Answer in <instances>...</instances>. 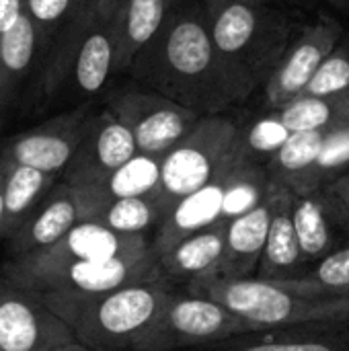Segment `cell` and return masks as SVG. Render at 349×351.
<instances>
[{"label": "cell", "mask_w": 349, "mask_h": 351, "mask_svg": "<svg viewBox=\"0 0 349 351\" xmlns=\"http://www.w3.org/2000/svg\"><path fill=\"white\" fill-rule=\"evenodd\" d=\"M130 70L140 84L202 117L237 105L214 47L208 12L195 0H181L171 10Z\"/></svg>", "instance_id": "1"}, {"label": "cell", "mask_w": 349, "mask_h": 351, "mask_svg": "<svg viewBox=\"0 0 349 351\" xmlns=\"http://www.w3.org/2000/svg\"><path fill=\"white\" fill-rule=\"evenodd\" d=\"M208 21L224 78L241 103L284 60L292 23L282 10L263 4H228L208 12Z\"/></svg>", "instance_id": "2"}, {"label": "cell", "mask_w": 349, "mask_h": 351, "mask_svg": "<svg viewBox=\"0 0 349 351\" xmlns=\"http://www.w3.org/2000/svg\"><path fill=\"white\" fill-rule=\"evenodd\" d=\"M173 292L167 284H134L99 296H43L47 306L93 351H134Z\"/></svg>", "instance_id": "3"}, {"label": "cell", "mask_w": 349, "mask_h": 351, "mask_svg": "<svg viewBox=\"0 0 349 351\" xmlns=\"http://www.w3.org/2000/svg\"><path fill=\"white\" fill-rule=\"evenodd\" d=\"M241 128L224 115H206L163 158L160 195L175 208L183 197L206 187L239 152Z\"/></svg>", "instance_id": "4"}, {"label": "cell", "mask_w": 349, "mask_h": 351, "mask_svg": "<svg viewBox=\"0 0 349 351\" xmlns=\"http://www.w3.org/2000/svg\"><path fill=\"white\" fill-rule=\"evenodd\" d=\"M41 296H99L134 284H167V276L152 249L111 259L78 261L58 269L16 274L4 278Z\"/></svg>", "instance_id": "5"}, {"label": "cell", "mask_w": 349, "mask_h": 351, "mask_svg": "<svg viewBox=\"0 0 349 351\" xmlns=\"http://www.w3.org/2000/svg\"><path fill=\"white\" fill-rule=\"evenodd\" d=\"M257 325L232 315L214 300L173 294L134 351H177L257 333Z\"/></svg>", "instance_id": "6"}, {"label": "cell", "mask_w": 349, "mask_h": 351, "mask_svg": "<svg viewBox=\"0 0 349 351\" xmlns=\"http://www.w3.org/2000/svg\"><path fill=\"white\" fill-rule=\"evenodd\" d=\"M189 294L218 302L232 315L257 325L261 331L304 323L313 300L286 292L272 280L208 276L189 282Z\"/></svg>", "instance_id": "7"}, {"label": "cell", "mask_w": 349, "mask_h": 351, "mask_svg": "<svg viewBox=\"0 0 349 351\" xmlns=\"http://www.w3.org/2000/svg\"><path fill=\"white\" fill-rule=\"evenodd\" d=\"M109 111L132 132L138 152L165 158L202 119L200 113L156 90L125 88L109 101Z\"/></svg>", "instance_id": "8"}, {"label": "cell", "mask_w": 349, "mask_h": 351, "mask_svg": "<svg viewBox=\"0 0 349 351\" xmlns=\"http://www.w3.org/2000/svg\"><path fill=\"white\" fill-rule=\"evenodd\" d=\"M74 341L72 327L39 292L0 276V351H45Z\"/></svg>", "instance_id": "9"}, {"label": "cell", "mask_w": 349, "mask_h": 351, "mask_svg": "<svg viewBox=\"0 0 349 351\" xmlns=\"http://www.w3.org/2000/svg\"><path fill=\"white\" fill-rule=\"evenodd\" d=\"M152 249L150 237L140 234H119L115 230L105 228L97 222H80L70 232H66L56 245L31 253L21 259H10L2 265L0 276H16V274H31V271H47L58 269L78 261H97V259H111L132 253H142Z\"/></svg>", "instance_id": "10"}, {"label": "cell", "mask_w": 349, "mask_h": 351, "mask_svg": "<svg viewBox=\"0 0 349 351\" xmlns=\"http://www.w3.org/2000/svg\"><path fill=\"white\" fill-rule=\"evenodd\" d=\"M136 154L138 146L132 132L111 111L88 117L78 150L62 181L76 189L97 187Z\"/></svg>", "instance_id": "11"}, {"label": "cell", "mask_w": 349, "mask_h": 351, "mask_svg": "<svg viewBox=\"0 0 349 351\" xmlns=\"http://www.w3.org/2000/svg\"><path fill=\"white\" fill-rule=\"evenodd\" d=\"M341 37L344 27L331 16H321L315 25L306 27L265 82L267 109L278 111L296 101Z\"/></svg>", "instance_id": "12"}, {"label": "cell", "mask_w": 349, "mask_h": 351, "mask_svg": "<svg viewBox=\"0 0 349 351\" xmlns=\"http://www.w3.org/2000/svg\"><path fill=\"white\" fill-rule=\"evenodd\" d=\"M80 222H86L84 197L76 187L60 181L8 239V255L10 259H21L43 251Z\"/></svg>", "instance_id": "13"}, {"label": "cell", "mask_w": 349, "mask_h": 351, "mask_svg": "<svg viewBox=\"0 0 349 351\" xmlns=\"http://www.w3.org/2000/svg\"><path fill=\"white\" fill-rule=\"evenodd\" d=\"M86 121L88 117L80 111L58 117L33 132L12 138L0 156L14 165L60 177L78 150Z\"/></svg>", "instance_id": "14"}, {"label": "cell", "mask_w": 349, "mask_h": 351, "mask_svg": "<svg viewBox=\"0 0 349 351\" xmlns=\"http://www.w3.org/2000/svg\"><path fill=\"white\" fill-rule=\"evenodd\" d=\"M243 160H247V158L239 146V152L230 158V162L206 187L183 197L171 210L169 218L163 222V226L152 237V251L156 255L165 253L167 249L177 245L181 239H185V237H189L202 228H208L216 222H222V210H224L228 181H230L234 169Z\"/></svg>", "instance_id": "15"}, {"label": "cell", "mask_w": 349, "mask_h": 351, "mask_svg": "<svg viewBox=\"0 0 349 351\" xmlns=\"http://www.w3.org/2000/svg\"><path fill=\"white\" fill-rule=\"evenodd\" d=\"M276 183L272 181L265 197L247 214L228 222L224 257L216 276L222 278H255L267 243Z\"/></svg>", "instance_id": "16"}, {"label": "cell", "mask_w": 349, "mask_h": 351, "mask_svg": "<svg viewBox=\"0 0 349 351\" xmlns=\"http://www.w3.org/2000/svg\"><path fill=\"white\" fill-rule=\"evenodd\" d=\"M226 232H228V222L222 220L181 239L177 245L156 255L167 280L185 278L193 282L200 278L216 276L224 257Z\"/></svg>", "instance_id": "17"}, {"label": "cell", "mask_w": 349, "mask_h": 351, "mask_svg": "<svg viewBox=\"0 0 349 351\" xmlns=\"http://www.w3.org/2000/svg\"><path fill=\"white\" fill-rule=\"evenodd\" d=\"M276 183V181H274ZM292 199L294 193L276 183L274 193V212L267 243L257 267L259 280H288L296 278V267L302 261L298 237L292 220Z\"/></svg>", "instance_id": "18"}, {"label": "cell", "mask_w": 349, "mask_h": 351, "mask_svg": "<svg viewBox=\"0 0 349 351\" xmlns=\"http://www.w3.org/2000/svg\"><path fill=\"white\" fill-rule=\"evenodd\" d=\"M181 0H128L115 12V68L125 70L136 56L156 37L171 10Z\"/></svg>", "instance_id": "19"}, {"label": "cell", "mask_w": 349, "mask_h": 351, "mask_svg": "<svg viewBox=\"0 0 349 351\" xmlns=\"http://www.w3.org/2000/svg\"><path fill=\"white\" fill-rule=\"evenodd\" d=\"M117 45H115V14L99 12L91 21L76 53L74 76L82 93H99L115 70Z\"/></svg>", "instance_id": "20"}, {"label": "cell", "mask_w": 349, "mask_h": 351, "mask_svg": "<svg viewBox=\"0 0 349 351\" xmlns=\"http://www.w3.org/2000/svg\"><path fill=\"white\" fill-rule=\"evenodd\" d=\"M160 162L163 158L136 154L123 167H119L111 177H107L101 185L91 189H80L84 204H86V222L95 218L101 206L125 199V197H140L158 191L160 187Z\"/></svg>", "instance_id": "21"}, {"label": "cell", "mask_w": 349, "mask_h": 351, "mask_svg": "<svg viewBox=\"0 0 349 351\" xmlns=\"http://www.w3.org/2000/svg\"><path fill=\"white\" fill-rule=\"evenodd\" d=\"M0 162L4 165V218L0 237L8 241L53 189L58 177L45 175L31 167L14 165L2 156Z\"/></svg>", "instance_id": "22"}, {"label": "cell", "mask_w": 349, "mask_h": 351, "mask_svg": "<svg viewBox=\"0 0 349 351\" xmlns=\"http://www.w3.org/2000/svg\"><path fill=\"white\" fill-rule=\"evenodd\" d=\"M171 210V204L160 195V191H154L140 197L109 202L101 206L91 222L103 224L105 228L119 234H140L152 239L163 222L169 218Z\"/></svg>", "instance_id": "23"}, {"label": "cell", "mask_w": 349, "mask_h": 351, "mask_svg": "<svg viewBox=\"0 0 349 351\" xmlns=\"http://www.w3.org/2000/svg\"><path fill=\"white\" fill-rule=\"evenodd\" d=\"M333 130H311V132L292 134L286 140V144L265 165L272 181L296 193L300 181L306 177V173L319 158Z\"/></svg>", "instance_id": "24"}, {"label": "cell", "mask_w": 349, "mask_h": 351, "mask_svg": "<svg viewBox=\"0 0 349 351\" xmlns=\"http://www.w3.org/2000/svg\"><path fill=\"white\" fill-rule=\"evenodd\" d=\"M272 113L290 134L349 125V90L329 97H300Z\"/></svg>", "instance_id": "25"}, {"label": "cell", "mask_w": 349, "mask_h": 351, "mask_svg": "<svg viewBox=\"0 0 349 351\" xmlns=\"http://www.w3.org/2000/svg\"><path fill=\"white\" fill-rule=\"evenodd\" d=\"M292 220L298 237L302 261H317L329 255L333 232L329 226V212L321 191L296 195L292 199Z\"/></svg>", "instance_id": "26"}, {"label": "cell", "mask_w": 349, "mask_h": 351, "mask_svg": "<svg viewBox=\"0 0 349 351\" xmlns=\"http://www.w3.org/2000/svg\"><path fill=\"white\" fill-rule=\"evenodd\" d=\"M272 282L306 300L344 298L349 294V249L329 253L325 259H321L317 269L304 276Z\"/></svg>", "instance_id": "27"}, {"label": "cell", "mask_w": 349, "mask_h": 351, "mask_svg": "<svg viewBox=\"0 0 349 351\" xmlns=\"http://www.w3.org/2000/svg\"><path fill=\"white\" fill-rule=\"evenodd\" d=\"M349 167V125L335 128L327 138L319 158L300 181L296 195H309L325 189L333 181L346 175Z\"/></svg>", "instance_id": "28"}, {"label": "cell", "mask_w": 349, "mask_h": 351, "mask_svg": "<svg viewBox=\"0 0 349 351\" xmlns=\"http://www.w3.org/2000/svg\"><path fill=\"white\" fill-rule=\"evenodd\" d=\"M292 134L288 128L269 111L265 117L253 121L239 134V146L247 160L257 165H267L269 158L286 144Z\"/></svg>", "instance_id": "29"}, {"label": "cell", "mask_w": 349, "mask_h": 351, "mask_svg": "<svg viewBox=\"0 0 349 351\" xmlns=\"http://www.w3.org/2000/svg\"><path fill=\"white\" fill-rule=\"evenodd\" d=\"M346 90H349V45H337L315 72L300 97H329Z\"/></svg>", "instance_id": "30"}, {"label": "cell", "mask_w": 349, "mask_h": 351, "mask_svg": "<svg viewBox=\"0 0 349 351\" xmlns=\"http://www.w3.org/2000/svg\"><path fill=\"white\" fill-rule=\"evenodd\" d=\"M35 49L33 19L23 14L8 31L0 35V62L10 72H21L31 64Z\"/></svg>", "instance_id": "31"}, {"label": "cell", "mask_w": 349, "mask_h": 351, "mask_svg": "<svg viewBox=\"0 0 349 351\" xmlns=\"http://www.w3.org/2000/svg\"><path fill=\"white\" fill-rule=\"evenodd\" d=\"M31 19L39 23H56L68 16L72 10L88 14L99 8V0H27Z\"/></svg>", "instance_id": "32"}, {"label": "cell", "mask_w": 349, "mask_h": 351, "mask_svg": "<svg viewBox=\"0 0 349 351\" xmlns=\"http://www.w3.org/2000/svg\"><path fill=\"white\" fill-rule=\"evenodd\" d=\"M321 195L325 199L331 220L349 228V175L339 177L337 181L321 189Z\"/></svg>", "instance_id": "33"}, {"label": "cell", "mask_w": 349, "mask_h": 351, "mask_svg": "<svg viewBox=\"0 0 349 351\" xmlns=\"http://www.w3.org/2000/svg\"><path fill=\"white\" fill-rule=\"evenodd\" d=\"M349 321V298L313 300L304 323H344Z\"/></svg>", "instance_id": "34"}, {"label": "cell", "mask_w": 349, "mask_h": 351, "mask_svg": "<svg viewBox=\"0 0 349 351\" xmlns=\"http://www.w3.org/2000/svg\"><path fill=\"white\" fill-rule=\"evenodd\" d=\"M241 351H346L344 346L323 339H300V341H269L255 343Z\"/></svg>", "instance_id": "35"}, {"label": "cell", "mask_w": 349, "mask_h": 351, "mask_svg": "<svg viewBox=\"0 0 349 351\" xmlns=\"http://www.w3.org/2000/svg\"><path fill=\"white\" fill-rule=\"evenodd\" d=\"M21 16V0H0V35L8 31Z\"/></svg>", "instance_id": "36"}, {"label": "cell", "mask_w": 349, "mask_h": 351, "mask_svg": "<svg viewBox=\"0 0 349 351\" xmlns=\"http://www.w3.org/2000/svg\"><path fill=\"white\" fill-rule=\"evenodd\" d=\"M228 4H261V0H206V12H216Z\"/></svg>", "instance_id": "37"}, {"label": "cell", "mask_w": 349, "mask_h": 351, "mask_svg": "<svg viewBox=\"0 0 349 351\" xmlns=\"http://www.w3.org/2000/svg\"><path fill=\"white\" fill-rule=\"evenodd\" d=\"M128 0H99V8L105 14H115Z\"/></svg>", "instance_id": "38"}, {"label": "cell", "mask_w": 349, "mask_h": 351, "mask_svg": "<svg viewBox=\"0 0 349 351\" xmlns=\"http://www.w3.org/2000/svg\"><path fill=\"white\" fill-rule=\"evenodd\" d=\"M2 218H4V165L0 162V232H2Z\"/></svg>", "instance_id": "39"}, {"label": "cell", "mask_w": 349, "mask_h": 351, "mask_svg": "<svg viewBox=\"0 0 349 351\" xmlns=\"http://www.w3.org/2000/svg\"><path fill=\"white\" fill-rule=\"evenodd\" d=\"M45 351H93V350H88L86 346H82V343L74 341V343H68V346H60V348H51V350H45Z\"/></svg>", "instance_id": "40"}, {"label": "cell", "mask_w": 349, "mask_h": 351, "mask_svg": "<svg viewBox=\"0 0 349 351\" xmlns=\"http://www.w3.org/2000/svg\"><path fill=\"white\" fill-rule=\"evenodd\" d=\"M331 2H335V4H339V6H346L349 0H331Z\"/></svg>", "instance_id": "41"}, {"label": "cell", "mask_w": 349, "mask_h": 351, "mask_svg": "<svg viewBox=\"0 0 349 351\" xmlns=\"http://www.w3.org/2000/svg\"><path fill=\"white\" fill-rule=\"evenodd\" d=\"M344 298H349V294H348V296H344Z\"/></svg>", "instance_id": "42"}]
</instances>
